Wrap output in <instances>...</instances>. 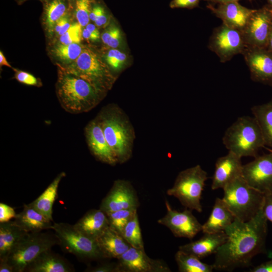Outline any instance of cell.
<instances>
[{"label":"cell","mask_w":272,"mask_h":272,"mask_svg":"<svg viewBox=\"0 0 272 272\" xmlns=\"http://www.w3.org/2000/svg\"><path fill=\"white\" fill-rule=\"evenodd\" d=\"M200 0H172L170 4V8H186L192 9L198 6Z\"/></svg>","instance_id":"40"},{"label":"cell","mask_w":272,"mask_h":272,"mask_svg":"<svg viewBox=\"0 0 272 272\" xmlns=\"http://www.w3.org/2000/svg\"><path fill=\"white\" fill-rule=\"evenodd\" d=\"M71 25L70 19L67 14L57 21L54 32L57 35L60 36L66 32Z\"/></svg>","instance_id":"41"},{"label":"cell","mask_w":272,"mask_h":272,"mask_svg":"<svg viewBox=\"0 0 272 272\" xmlns=\"http://www.w3.org/2000/svg\"><path fill=\"white\" fill-rule=\"evenodd\" d=\"M266 48L272 52V25L271 26L269 36H268Z\"/></svg>","instance_id":"51"},{"label":"cell","mask_w":272,"mask_h":272,"mask_svg":"<svg viewBox=\"0 0 272 272\" xmlns=\"http://www.w3.org/2000/svg\"><path fill=\"white\" fill-rule=\"evenodd\" d=\"M137 213L136 209L120 210L107 213L109 227L121 235L126 225Z\"/></svg>","instance_id":"33"},{"label":"cell","mask_w":272,"mask_h":272,"mask_svg":"<svg viewBox=\"0 0 272 272\" xmlns=\"http://www.w3.org/2000/svg\"><path fill=\"white\" fill-rule=\"evenodd\" d=\"M207 1L208 3H210L211 4H221V3H227V2H238L239 0H205ZM249 2H251L253 0H248Z\"/></svg>","instance_id":"50"},{"label":"cell","mask_w":272,"mask_h":272,"mask_svg":"<svg viewBox=\"0 0 272 272\" xmlns=\"http://www.w3.org/2000/svg\"><path fill=\"white\" fill-rule=\"evenodd\" d=\"M242 176L248 185L265 195L272 193V151L243 165Z\"/></svg>","instance_id":"11"},{"label":"cell","mask_w":272,"mask_h":272,"mask_svg":"<svg viewBox=\"0 0 272 272\" xmlns=\"http://www.w3.org/2000/svg\"><path fill=\"white\" fill-rule=\"evenodd\" d=\"M235 219L223 199L217 197L208 219L202 225V231L203 233L224 231Z\"/></svg>","instance_id":"24"},{"label":"cell","mask_w":272,"mask_h":272,"mask_svg":"<svg viewBox=\"0 0 272 272\" xmlns=\"http://www.w3.org/2000/svg\"><path fill=\"white\" fill-rule=\"evenodd\" d=\"M272 25V8L267 5L255 9L242 31L247 46L266 48Z\"/></svg>","instance_id":"12"},{"label":"cell","mask_w":272,"mask_h":272,"mask_svg":"<svg viewBox=\"0 0 272 272\" xmlns=\"http://www.w3.org/2000/svg\"><path fill=\"white\" fill-rule=\"evenodd\" d=\"M66 0H49L44 6V22L48 32L52 35L55 25L62 17L68 14Z\"/></svg>","instance_id":"29"},{"label":"cell","mask_w":272,"mask_h":272,"mask_svg":"<svg viewBox=\"0 0 272 272\" xmlns=\"http://www.w3.org/2000/svg\"><path fill=\"white\" fill-rule=\"evenodd\" d=\"M15 79L19 82L29 86H42L41 81L31 74L20 70H15Z\"/></svg>","instance_id":"38"},{"label":"cell","mask_w":272,"mask_h":272,"mask_svg":"<svg viewBox=\"0 0 272 272\" xmlns=\"http://www.w3.org/2000/svg\"><path fill=\"white\" fill-rule=\"evenodd\" d=\"M82 36L83 38L93 42L99 40L98 38L85 28L83 29Z\"/></svg>","instance_id":"48"},{"label":"cell","mask_w":272,"mask_h":272,"mask_svg":"<svg viewBox=\"0 0 272 272\" xmlns=\"http://www.w3.org/2000/svg\"><path fill=\"white\" fill-rule=\"evenodd\" d=\"M40 1H42V2H46L48 1H49V0H40Z\"/></svg>","instance_id":"54"},{"label":"cell","mask_w":272,"mask_h":272,"mask_svg":"<svg viewBox=\"0 0 272 272\" xmlns=\"http://www.w3.org/2000/svg\"><path fill=\"white\" fill-rule=\"evenodd\" d=\"M94 1L75 0L73 3L75 18L83 28H85L90 22L89 15Z\"/></svg>","instance_id":"34"},{"label":"cell","mask_w":272,"mask_h":272,"mask_svg":"<svg viewBox=\"0 0 272 272\" xmlns=\"http://www.w3.org/2000/svg\"><path fill=\"white\" fill-rule=\"evenodd\" d=\"M54 231L62 248L78 257L97 259L104 258L96 240L85 236L74 225L65 223H54Z\"/></svg>","instance_id":"9"},{"label":"cell","mask_w":272,"mask_h":272,"mask_svg":"<svg viewBox=\"0 0 272 272\" xmlns=\"http://www.w3.org/2000/svg\"><path fill=\"white\" fill-rule=\"evenodd\" d=\"M263 211L267 221L272 223V193L265 195Z\"/></svg>","instance_id":"42"},{"label":"cell","mask_w":272,"mask_h":272,"mask_svg":"<svg viewBox=\"0 0 272 272\" xmlns=\"http://www.w3.org/2000/svg\"><path fill=\"white\" fill-rule=\"evenodd\" d=\"M217 7L208 3L207 7L227 26L242 31L255 9L247 8L238 2L218 4Z\"/></svg>","instance_id":"18"},{"label":"cell","mask_w":272,"mask_h":272,"mask_svg":"<svg viewBox=\"0 0 272 272\" xmlns=\"http://www.w3.org/2000/svg\"><path fill=\"white\" fill-rule=\"evenodd\" d=\"M0 65L1 66L5 65L9 67H12V66L7 61L2 51H0Z\"/></svg>","instance_id":"49"},{"label":"cell","mask_w":272,"mask_h":272,"mask_svg":"<svg viewBox=\"0 0 272 272\" xmlns=\"http://www.w3.org/2000/svg\"><path fill=\"white\" fill-rule=\"evenodd\" d=\"M17 214L14 209L11 206L0 203V223L7 222L15 218Z\"/></svg>","instance_id":"39"},{"label":"cell","mask_w":272,"mask_h":272,"mask_svg":"<svg viewBox=\"0 0 272 272\" xmlns=\"http://www.w3.org/2000/svg\"><path fill=\"white\" fill-rule=\"evenodd\" d=\"M27 233L14 221L0 223V260L6 259L13 248Z\"/></svg>","instance_id":"26"},{"label":"cell","mask_w":272,"mask_h":272,"mask_svg":"<svg viewBox=\"0 0 272 272\" xmlns=\"http://www.w3.org/2000/svg\"><path fill=\"white\" fill-rule=\"evenodd\" d=\"M85 47L80 43L69 44L59 43L53 47L52 52L56 58L64 63L65 64L68 65L77 59Z\"/></svg>","instance_id":"31"},{"label":"cell","mask_w":272,"mask_h":272,"mask_svg":"<svg viewBox=\"0 0 272 272\" xmlns=\"http://www.w3.org/2000/svg\"><path fill=\"white\" fill-rule=\"evenodd\" d=\"M117 163L128 160L132 153L134 133L127 118L118 107H104L97 116Z\"/></svg>","instance_id":"3"},{"label":"cell","mask_w":272,"mask_h":272,"mask_svg":"<svg viewBox=\"0 0 272 272\" xmlns=\"http://www.w3.org/2000/svg\"><path fill=\"white\" fill-rule=\"evenodd\" d=\"M74 226L85 236L96 240L109 224L107 214L99 209L89 211Z\"/></svg>","instance_id":"21"},{"label":"cell","mask_w":272,"mask_h":272,"mask_svg":"<svg viewBox=\"0 0 272 272\" xmlns=\"http://www.w3.org/2000/svg\"><path fill=\"white\" fill-rule=\"evenodd\" d=\"M246 47L242 32L223 23L214 29L208 43L209 49L216 54L222 63L237 54H242Z\"/></svg>","instance_id":"10"},{"label":"cell","mask_w":272,"mask_h":272,"mask_svg":"<svg viewBox=\"0 0 272 272\" xmlns=\"http://www.w3.org/2000/svg\"><path fill=\"white\" fill-rule=\"evenodd\" d=\"M0 272H14L11 265L6 260H0Z\"/></svg>","instance_id":"46"},{"label":"cell","mask_w":272,"mask_h":272,"mask_svg":"<svg viewBox=\"0 0 272 272\" xmlns=\"http://www.w3.org/2000/svg\"><path fill=\"white\" fill-rule=\"evenodd\" d=\"M65 176L64 172L60 173L45 190L36 199L29 203L51 221L52 207L57 196L59 184L61 179Z\"/></svg>","instance_id":"27"},{"label":"cell","mask_w":272,"mask_h":272,"mask_svg":"<svg viewBox=\"0 0 272 272\" xmlns=\"http://www.w3.org/2000/svg\"><path fill=\"white\" fill-rule=\"evenodd\" d=\"M243 165L241 158L229 151L219 157L215 163L211 188L213 190L223 189L226 185L242 176Z\"/></svg>","instance_id":"19"},{"label":"cell","mask_w":272,"mask_h":272,"mask_svg":"<svg viewBox=\"0 0 272 272\" xmlns=\"http://www.w3.org/2000/svg\"><path fill=\"white\" fill-rule=\"evenodd\" d=\"M63 71L86 81L105 94L111 89L115 78L109 66L91 48L85 47L77 59L66 65L57 64Z\"/></svg>","instance_id":"6"},{"label":"cell","mask_w":272,"mask_h":272,"mask_svg":"<svg viewBox=\"0 0 272 272\" xmlns=\"http://www.w3.org/2000/svg\"><path fill=\"white\" fill-rule=\"evenodd\" d=\"M58 68L56 93L60 105L66 111L73 114L88 112L103 98L105 94L91 84Z\"/></svg>","instance_id":"2"},{"label":"cell","mask_w":272,"mask_h":272,"mask_svg":"<svg viewBox=\"0 0 272 272\" xmlns=\"http://www.w3.org/2000/svg\"><path fill=\"white\" fill-rule=\"evenodd\" d=\"M253 81L272 86V52L266 48L247 46L242 54Z\"/></svg>","instance_id":"15"},{"label":"cell","mask_w":272,"mask_h":272,"mask_svg":"<svg viewBox=\"0 0 272 272\" xmlns=\"http://www.w3.org/2000/svg\"><path fill=\"white\" fill-rule=\"evenodd\" d=\"M175 259L180 272H212L215 269L213 264L203 263L197 257L178 250Z\"/></svg>","instance_id":"30"},{"label":"cell","mask_w":272,"mask_h":272,"mask_svg":"<svg viewBox=\"0 0 272 272\" xmlns=\"http://www.w3.org/2000/svg\"><path fill=\"white\" fill-rule=\"evenodd\" d=\"M227 238L224 231L205 233L198 240L180 246L179 250L201 259L215 254Z\"/></svg>","instance_id":"20"},{"label":"cell","mask_w":272,"mask_h":272,"mask_svg":"<svg viewBox=\"0 0 272 272\" xmlns=\"http://www.w3.org/2000/svg\"><path fill=\"white\" fill-rule=\"evenodd\" d=\"M69 1H70L71 2H74L75 0H69Z\"/></svg>","instance_id":"55"},{"label":"cell","mask_w":272,"mask_h":272,"mask_svg":"<svg viewBox=\"0 0 272 272\" xmlns=\"http://www.w3.org/2000/svg\"><path fill=\"white\" fill-rule=\"evenodd\" d=\"M121 235L131 246L137 248H144L137 213L126 225Z\"/></svg>","instance_id":"32"},{"label":"cell","mask_w":272,"mask_h":272,"mask_svg":"<svg viewBox=\"0 0 272 272\" xmlns=\"http://www.w3.org/2000/svg\"><path fill=\"white\" fill-rule=\"evenodd\" d=\"M207 179V172L196 165L179 172L167 194L177 198L185 208L201 213L200 199Z\"/></svg>","instance_id":"7"},{"label":"cell","mask_w":272,"mask_h":272,"mask_svg":"<svg viewBox=\"0 0 272 272\" xmlns=\"http://www.w3.org/2000/svg\"><path fill=\"white\" fill-rule=\"evenodd\" d=\"M116 272H170L163 261L154 259L146 253L144 248L130 247L117 258Z\"/></svg>","instance_id":"14"},{"label":"cell","mask_w":272,"mask_h":272,"mask_svg":"<svg viewBox=\"0 0 272 272\" xmlns=\"http://www.w3.org/2000/svg\"><path fill=\"white\" fill-rule=\"evenodd\" d=\"M226 148L243 157L257 156L259 150L265 146L259 126L253 116L239 117L225 131L222 138Z\"/></svg>","instance_id":"4"},{"label":"cell","mask_w":272,"mask_h":272,"mask_svg":"<svg viewBox=\"0 0 272 272\" xmlns=\"http://www.w3.org/2000/svg\"><path fill=\"white\" fill-rule=\"evenodd\" d=\"M82 31L83 27L78 22L72 23L66 32L59 36V43H80L83 38Z\"/></svg>","instance_id":"35"},{"label":"cell","mask_w":272,"mask_h":272,"mask_svg":"<svg viewBox=\"0 0 272 272\" xmlns=\"http://www.w3.org/2000/svg\"><path fill=\"white\" fill-rule=\"evenodd\" d=\"M268 2V5H269L272 8V0H267Z\"/></svg>","instance_id":"52"},{"label":"cell","mask_w":272,"mask_h":272,"mask_svg":"<svg viewBox=\"0 0 272 272\" xmlns=\"http://www.w3.org/2000/svg\"><path fill=\"white\" fill-rule=\"evenodd\" d=\"M96 242L104 258L117 259L131 246L120 234L110 227Z\"/></svg>","instance_id":"23"},{"label":"cell","mask_w":272,"mask_h":272,"mask_svg":"<svg viewBox=\"0 0 272 272\" xmlns=\"http://www.w3.org/2000/svg\"><path fill=\"white\" fill-rule=\"evenodd\" d=\"M109 20L108 14L105 9L98 17L94 23L97 27H104L107 25Z\"/></svg>","instance_id":"45"},{"label":"cell","mask_w":272,"mask_h":272,"mask_svg":"<svg viewBox=\"0 0 272 272\" xmlns=\"http://www.w3.org/2000/svg\"><path fill=\"white\" fill-rule=\"evenodd\" d=\"M86 29L89 31L99 40L100 38V35L97 27L92 23H89L85 27Z\"/></svg>","instance_id":"47"},{"label":"cell","mask_w":272,"mask_h":272,"mask_svg":"<svg viewBox=\"0 0 272 272\" xmlns=\"http://www.w3.org/2000/svg\"><path fill=\"white\" fill-rule=\"evenodd\" d=\"M58 244L55 233H28L5 260L11 265L14 272L25 271L27 266L42 253Z\"/></svg>","instance_id":"8"},{"label":"cell","mask_w":272,"mask_h":272,"mask_svg":"<svg viewBox=\"0 0 272 272\" xmlns=\"http://www.w3.org/2000/svg\"><path fill=\"white\" fill-rule=\"evenodd\" d=\"M139 205L137 193L130 182L117 180L102 199L100 209L107 214L120 210L137 209Z\"/></svg>","instance_id":"16"},{"label":"cell","mask_w":272,"mask_h":272,"mask_svg":"<svg viewBox=\"0 0 272 272\" xmlns=\"http://www.w3.org/2000/svg\"><path fill=\"white\" fill-rule=\"evenodd\" d=\"M250 272H272V259L264 262L250 269Z\"/></svg>","instance_id":"44"},{"label":"cell","mask_w":272,"mask_h":272,"mask_svg":"<svg viewBox=\"0 0 272 272\" xmlns=\"http://www.w3.org/2000/svg\"><path fill=\"white\" fill-rule=\"evenodd\" d=\"M223 189L222 199L236 219L248 221L263 208L265 195L250 186L242 176Z\"/></svg>","instance_id":"5"},{"label":"cell","mask_w":272,"mask_h":272,"mask_svg":"<svg viewBox=\"0 0 272 272\" xmlns=\"http://www.w3.org/2000/svg\"><path fill=\"white\" fill-rule=\"evenodd\" d=\"M85 133L89 148L97 159L111 165L117 163L97 117L88 123L85 128Z\"/></svg>","instance_id":"17"},{"label":"cell","mask_w":272,"mask_h":272,"mask_svg":"<svg viewBox=\"0 0 272 272\" xmlns=\"http://www.w3.org/2000/svg\"><path fill=\"white\" fill-rule=\"evenodd\" d=\"M101 38L106 45L111 48H116L121 41L120 31L116 26L111 25L101 34Z\"/></svg>","instance_id":"37"},{"label":"cell","mask_w":272,"mask_h":272,"mask_svg":"<svg viewBox=\"0 0 272 272\" xmlns=\"http://www.w3.org/2000/svg\"><path fill=\"white\" fill-rule=\"evenodd\" d=\"M251 110L261 129L265 146L272 148V98L266 103L253 106Z\"/></svg>","instance_id":"28"},{"label":"cell","mask_w":272,"mask_h":272,"mask_svg":"<svg viewBox=\"0 0 272 272\" xmlns=\"http://www.w3.org/2000/svg\"><path fill=\"white\" fill-rule=\"evenodd\" d=\"M14 221L19 227L27 233L52 230L53 228L51 221L29 203L24 205L23 210L17 214Z\"/></svg>","instance_id":"22"},{"label":"cell","mask_w":272,"mask_h":272,"mask_svg":"<svg viewBox=\"0 0 272 272\" xmlns=\"http://www.w3.org/2000/svg\"><path fill=\"white\" fill-rule=\"evenodd\" d=\"M224 232L228 238L215 253V269L230 271L248 267L254 256L265 252L267 219L263 208L248 221L235 218Z\"/></svg>","instance_id":"1"},{"label":"cell","mask_w":272,"mask_h":272,"mask_svg":"<svg viewBox=\"0 0 272 272\" xmlns=\"http://www.w3.org/2000/svg\"><path fill=\"white\" fill-rule=\"evenodd\" d=\"M91 272H116V263H103L89 270Z\"/></svg>","instance_id":"43"},{"label":"cell","mask_w":272,"mask_h":272,"mask_svg":"<svg viewBox=\"0 0 272 272\" xmlns=\"http://www.w3.org/2000/svg\"><path fill=\"white\" fill-rule=\"evenodd\" d=\"M18 2H21V3H22V2H24L27 0H17Z\"/></svg>","instance_id":"53"},{"label":"cell","mask_w":272,"mask_h":272,"mask_svg":"<svg viewBox=\"0 0 272 272\" xmlns=\"http://www.w3.org/2000/svg\"><path fill=\"white\" fill-rule=\"evenodd\" d=\"M46 250L39 255L26 268L28 272H71L72 266L64 258Z\"/></svg>","instance_id":"25"},{"label":"cell","mask_w":272,"mask_h":272,"mask_svg":"<svg viewBox=\"0 0 272 272\" xmlns=\"http://www.w3.org/2000/svg\"><path fill=\"white\" fill-rule=\"evenodd\" d=\"M126 59V54L116 48L110 49L105 56L107 65L114 71H120L123 67Z\"/></svg>","instance_id":"36"},{"label":"cell","mask_w":272,"mask_h":272,"mask_svg":"<svg viewBox=\"0 0 272 272\" xmlns=\"http://www.w3.org/2000/svg\"><path fill=\"white\" fill-rule=\"evenodd\" d=\"M167 213L158 223L167 227L174 236L192 239L202 231V225L192 214L185 209L182 212L172 209L168 201L165 202Z\"/></svg>","instance_id":"13"}]
</instances>
